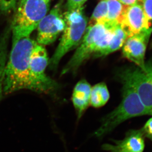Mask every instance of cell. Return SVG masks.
Masks as SVG:
<instances>
[{
  "label": "cell",
  "mask_w": 152,
  "mask_h": 152,
  "mask_svg": "<svg viewBox=\"0 0 152 152\" xmlns=\"http://www.w3.org/2000/svg\"><path fill=\"white\" fill-rule=\"evenodd\" d=\"M36 42L30 37L12 41V49L4 75V94H10L22 90L51 94L58 89L59 85L56 81L44 82L32 72L29 60Z\"/></svg>",
  "instance_id": "6da1fadb"
},
{
  "label": "cell",
  "mask_w": 152,
  "mask_h": 152,
  "mask_svg": "<svg viewBox=\"0 0 152 152\" xmlns=\"http://www.w3.org/2000/svg\"><path fill=\"white\" fill-rule=\"evenodd\" d=\"M120 80L122 84V101L115 109L102 118L100 126L93 133L96 137L105 136L128 119L150 115L134 87L125 79Z\"/></svg>",
  "instance_id": "7a4b0ae2"
},
{
  "label": "cell",
  "mask_w": 152,
  "mask_h": 152,
  "mask_svg": "<svg viewBox=\"0 0 152 152\" xmlns=\"http://www.w3.org/2000/svg\"><path fill=\"white\" fill-rule=\"evenodd\" d=\"M115 27L103 24L89 25L73 56L62 71V75L76 70L91 55L103 50L110 42Z\"/></svg>",
  "instance_id": "3957f363"
},
{
  "label": "cell",
  "mask_w": 152,
  "mask_h": 152,
  "mask_svg": "<svg viewBox=\"0 0 152 152\" xmlns=\"http://www.w3.org/2000/svg\"><path fill=\"white\" fill-rule=\"evenodd\" d=\"M49 0H21L12 22L13 40L30 36L49 12Z\"/></svg>",
  "instance_id": "277c9868"
},
{
  "label": "cell",
  "mask_w": 152,
  "mask_h": 152,
  "mask_svg": "<svg viewBox=\"0 0 152 152\" xmlns=\"http://www.w3.org/2000/svg\"><path fill=\"white\" fill-rule=\"evenodd\" d=\"M83 8L66 12L64 15L65 25L63 34L58 48L49 63L51 69H56L66 53L78 46L88 28V19Z\"/></svg>",
  "instance_id": "5b68a950"
},
{
  "label": "cell",
  "mask_w": 152,
  "mask_h": 152,
  "mask_svg": "<svg viewBox=\"0 0 152 152\" xmlns=\"http://www.w3.org/2000/svg\"><path fill=\"white\" fill-rule=\"evenodd\" d=\"M120 79L131 84L137 93L142 103L152 116V59L141 69H127L119 74Z\"/></svg>",
  "instance_id": "8992f818"
},
{
  "label": "cell",
  "mask_w": 152,
  "mask_h": 152,
  "mask_svg": "<svg viewBox=\"0 0 152 152\" xmlns=\"http://www.w3.org/2000/svg\"><path fill=\"white\" fill-rule=\"evenodd\" d=\"M65 25L61 4H58L47 13L38 25L36 42L43 46L53 43L63 32Z\"/></svg>",
  "instance_id": "52a82bcc"
},
{
  "label": "cell",
  "mask_w": 152,
  "mask_h": 152,
  "mask_svg": "<svg viewBox=\"0 0 152 152\" xmlns=\"http://www.w3.org/2000/svg\"><path fill=\"white\" fill-rule=\"evenodd\" d=\"M152 33L151 27L140 33L128 37L122 47L123 57L141 69L145 67L147 45Z\"/></svg>",
  "instance_id": "ba28073f"
},
{
  "label": "cell",
  "mask_w": 152,
  "mask_h": 152,
  "mask_svg": "<svg viewBox=\"0 0 152 152\" xmlns=\"http://www.w3.org/2000/svg\"><path fill=\"white\" fill-rule=\"evenodd\" d=\"M120 25L128 37L150 29L151 24L147 18L140 3L125 7Z\"/></svg>",
  "instance_id": "9c48e42d"
},
{
  "label": "cell",
  "mask_w": 152,
  "mask_h": 152,
  "mask_svg": "<svg viewBox=\"0 0 152 152\" xmlns=\"http://www.w3.org/2000/svg\"><path fill=\"white\" fill-rule=\"evenodd\" d=\"M114 144L102 145V149L108 152H143L145 137L141 129H130L122 140H114Z\"/></svg>",
  "instance_id": "30bf717a"
},
{
  "label": "cell",
  "mask_w": 152,
  "mask_h": 152,
  "mask_svg": "<svg viewBox=\"0 0 152 152\" xmlns=\"http://www.w3.org/2000/svg\"><path fill=\"white\" fill-rule=\"evenodd\" d=\"M29 64L32 72L38 79L47 83L55 82L45 73L49 58L46 48L43 45L36 42L30 55Z\"/></svg>",
  "instance_id": "8fae6325"
},
{
  "label": "cell",
  "mask_w": 152,
  "mask_h": 152,
  "mask_svg": "<svg viewBox=\"0 0 152 152\" xmlns=\"http://www.w3.org/2000/svg\"><path fill=\"white\" fill-rule=\"evenodd\" d=\"M91 89V86L86 80L80 81L74 88L72 101L77 120L82 118L90 105Z\"/></svg>",
  "instance_id": "7c38bea8"
},
{
  "label": "cell",
  "mask_w": 152,
  "mask_h": 152,
  "mask_svg": "<svg viewBox=\"0 0 152 152\" xmlns=\"http://www.w3.org/2000/svg\"><path fill=\"white\" fill-rule=\"evenodd\" d=\"M110 99V93L105 83L101 82L91 87L90 105L94 108L104 106Z\"/></svg>",
  "instance_id": "4fadbf2b"
},
{
  "label": "cell",
  "mask_w": 152,
  "mask_h": 152,
  "mask_svg": "<svg viewBox=\"0 0 152 152\" xmlns=\"http://www.w3.org/2000/svg\"><path fill=\"white\" fill-rule=\"evenodd\" d=\"M127 37L128 36L125 32L122 29L121 26L118 25L114 30L113 36L107 47L96 55V56H107L118 50L122 47Z\"/></svg>",
  "instance_id": "5bb4252c"
},
{
  "label": "cell",
  "mask_w": 152,
  "mask_h": 152,
  "mask_svg": "<svg viewBox=\"0 0 152 152\" xmlns=\"http://www.w3.org/2000/svg\"><path fill=\"white\" fill-rule=\"evenodd\" d=\"M108 4V15L105 25L110 27H115L120 25L121 17L125 6L118 0H107Z\"/></svg>",
  "instance_id": "9a60e30c"
},
{
  "label": "cell",
  "mask_w": 152,
  "mask_h": 152,
  "mask_svg": "<svg viewBox=\"0 0 152 152\" xmlns=\"http://www.w3.org/2000/svg\"><path fill=\"white\" fill-rule=\"evenodd\" d=\"M10 32L7 31L4 33L0 40V99L4 94L3 80L4 69L7 59V45Z\"/></svg>",
  "instance_id": "2e32d148"
},
{
  "label": "cell",
  "mask_w": 152,
  "mask_h": 152,
  "mask_svg": "<svg viewBox=\"0 0 152 152\" xmlns=\"http://www.w3.org/2000/svg\"><path fill=\"white\" fill-rule=\"evenodd\" d=\"M108 15V4L107 0H101L95 8L90 20L89 25L103 24H105Z\"/></svg>",
  "instance_id": "e0dca14e"
},
{
  "label": "cell",
  "mask_w": 152,
  "mask_h": 152,
  "mask_svg": "<svg viewBox=\"0 0 152 152\" xmlns=\"http://www.w3.org/2000/svg\"><path fill=\"white\" fill-rule=\"evenodd\" d=\"M19 0H0V15H4L15 11Z\"/></svg>",
  "instance_id": "ac0fdd59"
},
{
  "label": "cell",
  "mask_w": 152,
  "mask_h": 152,
  "mask_svg": "<svg viewBox=\"0 0 152 152\" xmlns=\"http://www.w3.org/2000/svg\"><path fill=\"white\" fill-rule=\"evenodd\" d=\"M88 0H67L66 3L67 12H71L83 8V6Z\"/></svg>",
  "instance_id": "d6986e66"
},
{
  "label": "cell",
  "mask_w": 152,
  "mask_h": 152,
  "mask_svg": "<svg viewBox=\"0 0 152 152\" xmlns=\"http://www.w3.org/2000/svg\"><path fill=\"white\" fill-rule=\"evenodd\" d=\"M142 8L149 21H152V0H140Z\"/></svg>",
  "instance_id": "ffe728a7"
},
{
  "label": "cell",
  "mask_w": 152,
  "mask_h": 152,
  "mask_svg": "<svg viewBox=\"0 0 152 152\" xmlns=\"http://www.w3.org/2000/svg\"><path fill=\"white\" fill-rule=\"evenodd\" d=\"M141 129L144 137L148 138L152 141V116L146 122Z\"/></svg>",
  "instance_id": "44dd1931"
},
{
  "label": "cell",
  "mask_w": 152,
  "mask_h": 152,
  "mask_svg": "<svg viewBox=\"0 0 152 152\" xmlns=\"http://www.w3.org/2000/svg\"><path fill=\"white\" fill-rule=\"evenodd\" d=\"M122 5L125 7L131 6L137 3H139L140 0H118Z\"/></svg>",
  "instance_id": "7402d4cb"
},
{
  "label": "cell",
  "mask_w": 152,
  "mask_h": 152,
  "mask_svg": "<svg viewBox=\"0 0 152 152\" xmlns=\"http://www.w3.org/2000/svg\"><path fill=\"white\" fill-rule=\"evenodd\" d=\"M49 1H50V0H49Z\"/></svg>",
  "instance_id": "603a6c76"
}]
</instances>
